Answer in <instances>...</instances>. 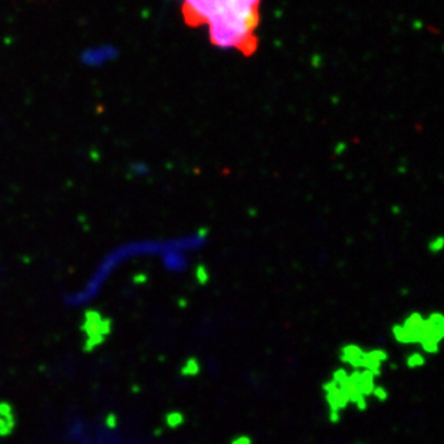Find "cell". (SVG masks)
Listing matches in <instances>:
<instances>
[{"label":"cell","mask_w":444,"mask_h":444,"mask_svg":"<svg viewBox=\"0 0 444 444\" xmlns=\"http://www.w3.org/2000/svg\"><path fill=\"white\" fill-rule=\"evenodd\" d=\"M262 0H181V15L191 28L207 26L212 43L250 56L257 49Z\"/></svg>","instance_id":"obj_1"},{"label":"cell","mask_w":444,"mask_h":444,"mask_svg":"<svg viewBox=\"0 0 444 444\" xmlns=\"http://www.w3.org/2000/svg\"><path fill=\"white\" fill-rule=\"evenodd\" d=\"M75 444H122L108 433L82 431L75 437Z\"/></svg>","instance_id":"obj_2"}]
</instances>
